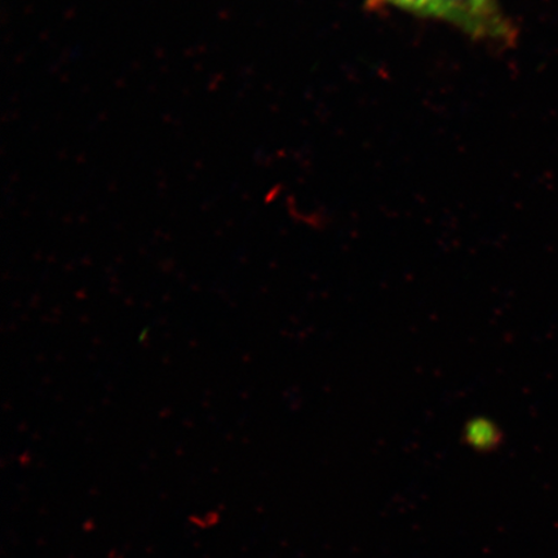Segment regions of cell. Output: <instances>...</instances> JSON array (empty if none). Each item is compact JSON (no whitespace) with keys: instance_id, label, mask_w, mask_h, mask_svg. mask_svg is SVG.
Here are the masks:
<instances>
[{"instance_id":"cell-1","label":"cell","mask_w":558,"mask_h":558,"mask_svg":"<svg viewBox=\"0 0 558 558\" xmlns=\"http://www.w3.org/2000/svg\"><path fill=\"white\" fill-rule=\"evenodd\" d=\"M463 441L477 452L497 451L505 441L504 432L490 418L474 417L464 425Z\"/></svg>"},{"instance_id":"cell-2","label":"cell","mask_w":558,"mask_h":558,"mask_svg":"<svg viewBox=\"0 0 558 558\" xmlns=\"http://www.w3.org/2000/svg\"><path fill=\"white\" fill-rule=\"evenodd\" d=\"M490 2L492 0H444L449 19L464 21L470 25L484 23Z\"/></svg>"},{"instance_id":"cell-3","label":"cell","mask_w":558,"mask_h":558,"mask_svg":"<svg viewBox=\"0 0 558 558\" xmlns=\"http://www.w3.org/2000/svg\"><path fill=\"white\" fill-rule=\"evenodd\" d=\"M374 2L392 4L403 10L424 13V15L448 17L444 0H374Z\"/></svg>"}]
</instances>
